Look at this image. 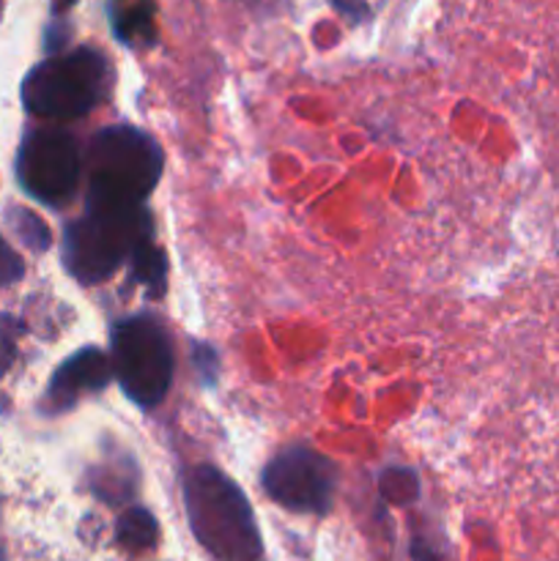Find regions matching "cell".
I'll list each match as a JSON object with an SVG mask.
<instances>
[{"instance_id": "4", "label": "cell", "mask_w": 559, "mask_h": 561, "mask_svg": "<svg viewBox=\"0 0 559 561\" xmlns=\"http://www.w3.org/2000/svg\"><path fill=\"white\" fill-rule=\"evenodd\" d=\"M151 236L146 208H85L64 236V263L80 283H102L118 272L137 241Z\"/></svg>"}, {"instance_id": "3", "label": "cell", "mask_w": 559, "mask_h": 561, "mask_svg": "<svg viewBox=\"0 0 559 561\" xmlns=\"http://www.w3.org/2000/svg\"><path fill=\"white\" fill-rule=\"evenodd\" d=\"M110 85V66L91 47L38 64L22 85V102L38 118L77 121L91 113Z\"/></svg>"}, {"instance_id": "13", "label": "cell", "mask_w": 559, "mask_h": 561, "mask_svg": "<svg viewBox=\"0 0 559 561\" xmlns=\"http://www.w3.org/2000/svg\"><path fill=\"white\" fill-rule=\"evenodd\" d=\"M25 274V263L0 236V285H11Z\"/></svg>"}, {"instance_id": "9", "label": "cell", "mask_w": 559, "mask_h": 561, "mask_svg": "<svg viewBox=\"0 0 559 561\" xmlns=\"http://www.w3.org/2000/svg\"><path fill=\"white\" fill-rule=\"evenodd\" d=\"M132 261V277L148 288V294L162 296L164 294V277H168V261H164L162 250L153 244V239L137 241V247L129 255Z\"/></svg>"}, {"instance_id": "7", "label": "cell", "mask_w": 559, "mask_h": 561, "mask_svg": "<svg viewBox=\"0 0 559 561\" xmlns=\"http://www.w3.org/2000/svg\"><path fill=\"white\" fill-rule=\"evenodd\" d=\"M334 482L338 474L332 460L301 444L277 453L263 469V491L272 502L294 513H327L334 496Z\"/></svg>"}, {"instance_id": "12", "label": "cell", "mask_w": 559, "mask_h": 561, "mask_svg": "<svg viewBox=\"0 0 559 561\" xmlns=\"http://www.w3.org/2000/svg\"><path fill=\"white\" fill-rule=\"evenodd\" d=\"M16 217H11V222H14V228H20V236L27 241V247H33V250H47L49 247V233L47 228H44V222L38 217H33V214L27 211H14Z\"/></svg>"}, {"instance_id": "14", "label": "cell", "mask_w": 559, "mask_h": 561, "mask_svg": "<svg viewBox=\"0 0 559 561\" xmlns=\"http://www.w3.org/2000/svg\"><path fill=\"white\" fill-rule=\"evenodd\" d=\"M192 362H195V365H197V373H201V381L212 387V383L217 381V354H214V348H208V345L197 343L195 348H192Z\"/></svg>"}, {"instance_id": "10", "label": "cell", "mask_w": 559, "mask_h": 561, "mask_svg": "<svg viewBox=\"0 0 559 561\" xmlns=\"http://www.w3.org/2000/svg\"><path fill=\"white\" fill-rule=\"evenodd\" d=\"M157 520H153L151 513H146V510L140 507L121 515L118 529H115L118 542L124 548H129V551H146V548H151L153 542H157Z\"/></svg>"}, {"instance_id": "11", "label": "cell", "mask_w": 559, "mask_h": 561, "mask_svg": "<svg viewBox=\"0 0 559 561\" xmlns=\"http://www.w3.org/2000/svg\"><path fill=\"white\" fill-rule=\"evenodd\" d=\"M110 16H113V31L121 42L135 44L137 38L148 42L151 36V5L148 0H140L137 5H110Z\"/></svg>"}, {"instance_id": "6", "label": "cell", "mask_w": 559, "mask_h": 561, "mask_svg": "<svg viewBox=\"0 0 559 561\" xmlns=\"http://www.w3.org/2000/svg\"><path fill=\"white\" fill-rule=\"evenodd\" d=\"M82 157L77 140L58 126L33 129L16 153V181L44 206H60L80 184Z\"/></svg>"}, {"instance_id": "2", "label": "cell", "mask_w": 559, "mask_h": 561, "mask_svg": "<svg viewBox=\"0 0 559 561\" xmlns=\"http://www.w3.org/2000/svg\"><path fill=\"white\" fill-rule=\"evenodd\" d=\"M85 208H140L162 175V151L135 126H107L85 153Z\"/></svg>"}, {"instance_id": "5", "label": "cell", "mask_w": 559, "mask_h": 561, "mask_svg": "<svg viewBox=\"0 0 559 561\" xmlns=\"http://www.w3.org/2000/svg\"><path fill=\"white\" fill-rule=\"evenodd\" d=\"M113 373L140 409L162 403L173 383V345L157 318L132 316L113 329Z\"/></svg>"}, {"instance_id": "8", "label": "cell", "mask_w": 559, "mask_h": 561, "mask_svg": "<svg viewBox=\"0 0 559 561\" xmlns=\"http://www.w3.org/2000/svg\"><path fill=\"white\" fill-rule=\"evenodd\" d=\"M110 378H113V362H110L102 351H77L71 359H66L64 365L55 370L53 381H49L47 398L53 400L55 411L71 409V405L80 400V394L99 392V389L107 387Z\"/></svg>"}, {"instance_id": "1", "label": "cell", "mask_w": 559, "mask_h": 561, "mask_svg": "<svg viewBox=\"0 0 559 561\" xmlns=\"http://www.w3.org/2000/svg\"><path fill=\"white\" fill-rule=\"evenodd\" d=\"M184 507L195 540L219 561H258L261 535L244 491L214 466L184 480Z\"/></svg>"}]
</instances>
